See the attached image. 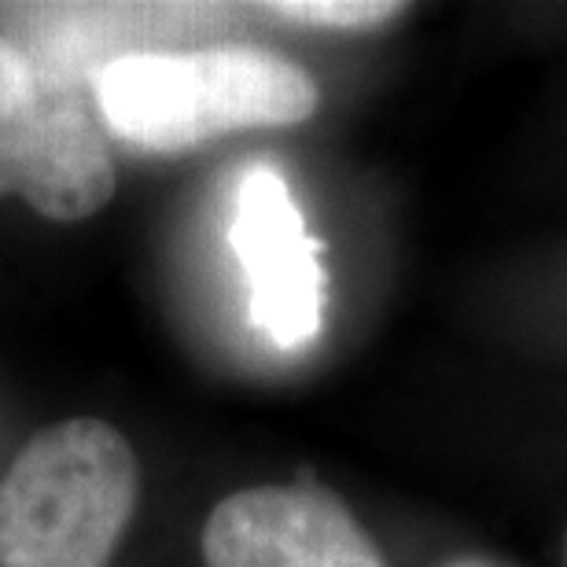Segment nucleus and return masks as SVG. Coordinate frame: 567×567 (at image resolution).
Wrapping results in <instances>:
<instances>
[{"instance_id": "2", "label": "nucleus", "mask_w": 567, "mask_h": 567, "mask_svg": "<svg viewBox=\"0 0 567 567\" xmlns=\"http://www.w3.org/2000/svg\"><path fill=\"white\" fill-rule=\"evenodd\" d=\"M137 494V453L115 424L41 427L0 480V567H111Z\"/></svg>"}, {"instance_id": "5", "label": "nucleus", "mask_w": 567, "mask_h": 567, "mask_svg": "<svg viewBox=\"0 0 567 567\" xmlns=\"http://www.w3.org/2000/svg\"><path fill=\"white\" fill-rule=\"evenodd\" d=\"M207 567H388L377 538L321 486H247L203 524Z\"/></svg>"}, {"instance_id": "1", "label": "nucleus", "mask_w": 567, "mask_h": 567, "mask_svg": "<svg viewBox=\"0 0 567 567\" xmlns=\"http://www.w3.org/2000/svg\"><path fill=\"white\" fill-rule=\"evenodd\" d=\"M93 100L118 141L174 155L247 130L299 126L321 93L277 52L221 44L118 55L96 74Z\"/></svg>"}, {"instance_id": "4", "label": "nucleus", "mask_w": 567, "mask_h": 567, "mask_svg": "<svg viewBox=\"0 0 567 567\" xmlns=\"http://www.w3.org/2000/svg\"><path fill=\"white\" fill-rule=\"evenodd\" d=\"M229 240L251 291V324L280 350L310 347L324 328L321 244L274 166L240 177Z\"/></svg>"}, {"instance_id": "3", "label": "nucleus", "mask_w": 567, "mask_h": 567, "mask_svg": "<svg viewBox=\"0 0 567 567\" xmlns=\"http://www.w3.org/2000/svg\"><path fill=\"white\" fill-rule=\"evenodd\" d=\"M8 196L49 221H85L115 196V155L89 89L0 38V199Z\"/></svg>"}, {"instance_id": "6", "label": "nucleus", "mask_w": 567, "mask_h": 567, "mask_svg": "<svg viewBox=\"0 0 567 567\" xmlns=\"http://www.w3.org/2000/svg\"><path fill=\"white\" fill-rule=\"evenodd\" d=\"M266 16L321 30H377L383 22L405 16V4H388V0H291V4H266Z\"/></svg>"}, {"instance_id": "7", "label": "nucleus", "mask_w": 567, "mask_h": 567, "mask_svg": "<svg viewBox=\"0 0 567 567\" xmlns=\"http://www.w3.org/2000/svg\"><path fill=\"white\" fill-rule=\"evenodd\" d=\"M446 567H502V564H494V560H486V557H461V560H453Z\"/></svg>"}]
</instances>
